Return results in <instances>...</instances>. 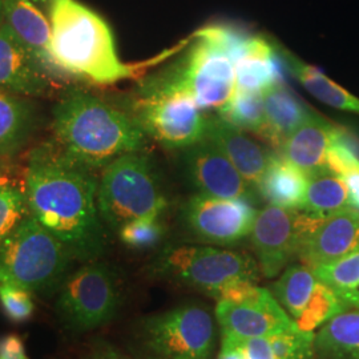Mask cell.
<instances>
[{
	"mask_svg": "<svg viewBox=\"0 0 359 359\" xmlns=\"http://www.w3.org/2000/svg\"><path fill=\"white\" fill-rule=\"evenodd\" d=\"M6 25L13 36L52 80H65L52 56V27L48 15L32 0H4Z\"/></svg>",
	"mask_w": 359,
	"mask_h": 359,
	"instance_id": "obj_16",
	"label": "cell"
},
{
	"mask_svg": "<svg viewBox=\"0 0 359 359\" xmlns=\"http://www.w3.org/2000/svg\"><path fill=\"white\" fill-rule=\"evenodd\" d=\"M216 321L222 334L238 339L269 338L271 335L297 329L294 320L280 305L268 289L256 299L233 304L217 302Z\"/></svg>",
	"mask_w": 359,
	"mask_h": 359,
	"instance_id": "obj_14",
	"label": "cell"
},
{
	"mask_svg": "<svg viewBox=\"0 0 359 359\" xmlns=\"http://www.w3.org/2000/svg\"><path fill=\"white\" fill-rule=\"evenodd\" d=\"M320 216L299 209L268 205L258 212L252 231L258 266L262 274L273 278L298 257L302 240Z\"/></svg>",
	"mask_w": 359,
	"mask_h": 359,
	"instance_id": "obj_11",
	"label": "cell"
},
{
	"mask_svg": "<svg viewBox=\"0 0 359 359\" xmlns=\"http://www.w3.org/2000/svg\"><path fill=\"white\" fill-rule=\"evenodd\" d=\"M97 206L104 224L115 231L136 218L161 217L168 200L149 157L132 152L104 168Z\"/></svg>",
	"mask_w": 359,
	"mask_h": 359,
	"instance_id": "obj_5",
	"label": "cell"
},
{
	"mask_svg": "<svg viewBox=\"0 0 359 359\" xmlns=\"http://www.w3.org/2000/svg\"><path fill=\"white\" fill-rule=\"evenodd\" d=\"M264 105H265V118L266 127L262 136V140L269 142L271 147L281 149L283 142L294 132L299 126H302L311 111L302 103L285 83H277L264 90Z\"/></svg>",
	"mask_w": 359,
	"mask_h": 359,
	"instance_id": "obj_20",
	"label": "cell"
},
{
	"mask_svg": "<svg viewBox=\"0 0 359 359\" xmlns=\"http://www.w3.org/2000/svg\"><path fill=\"white\" fill-rule=\"evenodd\" d=\"M217 359H248L237 338L222 334V344Z\"/></svg>",
	"mask_w": 359,
	"mask_h": 359,
	"instance_id": "obj_38",
	"label": "cell"
},
{
	"mask_svg": "<svg viewBox=\"0 0 359 359\" xmlns=\"http://www.w3.org/2000/svg\"><path fill=\"white\" fill-rule=\"evenodd\" d=\"M84 359H135L123 354L118 351L115 346L107 344V342H99L90 347V351L87 353Z\"/></svg>",
	"mask_w": 359,
	"mask_h": 359,
	"instance_id": "obj_37",
	"label": "cell"
},
{
	"mask_svg": "<svg viewBox=\"0 0 359 359\" xmlns=\"http://www.w3.org/2000/svg\"><path fill=\"white\" fill-rule=\"evenodd\" d=\"M308 179L302 210L316 216H325L350 206L346 181L341 176L325 168Z\"/></svg>",
	"mask_w": 359,
	"mask_h": 359,
	"instance_id": "obj_26",
	"label": "cell"
},
{
	"mask_svg": "<svg viewBox=\"0 0 359 359\" xmlns=\"http://www.w3.org/2000/svg\"><path fill=\"white\" fill-rule=\"evenodd\" d=\"M182 219L193 234L209 244H238L253 231L257 212L250 201L197 193L182 206Z\"/></svg>",
	"mask_w": 359,
	"mask_h": 359,
	"instance_id": "obj_12",
	"label": "cell"
},
{
	"mask_svg": "<svg viewBox=\"0 0 359 359\" xmlns=\"http://www.w3.org/2000/svg\"><path fill=\"white\" fill-rule=\"evenodd\" d=\"M286 65L294 74L298 81L320 102L330 105L335 109L353 112L359 115V97L342 88L332 79L322 74L321 71L313 65H309L293 56L292 53H285L283 56Z\"/></svg>",
	"mask_w": 359,
	"mask_h": 359,
	"instance_id": "obj_25",
	"label": "cell"
},
{
	"mask_svg": "<svg viewBox=\"0 0 359 359\" xmlns=\"http://www.w3.org/2000/svg\"><path fill=\"white\" fill-rule=\"evenodd\" d=\"M48 18L52 56L65 77L109 86L139 72V65L121 62L108 23L81 1L55 0Z\"/></svg>",
	"mask_w": 359,
	"mask_h": 359,
	"instance_id": "obj_3",
	"label": "cell"
},
{
	"mask_svg": "<svg viewBox=\"0 0 359 359\" xmlns=\"http://www.w3.org/2000/svg\"><path fill=\"white\" fill-rule=\"evenodd\" d=\"M236 88L264 92L283 81V69L274 47L262 36L252 35L244 53L234 63Z\"/></svg>",
	"mask_w": 359,
	"mask_h": 359,
	"instance_id": "obj_22",
	"label": "cell"
},
{
	"mask_svg": "<svg viewBox=\"0 0 359 359\" xmlns=\"http://www.w3.org/2000/svg\"><path fill=\"white\" fill-rule=\"evenodd\" d=\"M182 60L160 79L188 92L203 109H219L236 90V68L229 55L200 29Z\"/></svg>",
	"mask_w": 359,
	"mask_h": 359,
	"instance_id": "obj_10",
	"label": "cell"
},
{
	"mask_svg": "<svg viewBox=\"0 0 359 359\" xmlns=\"http://www.w3.org/2000/svg\"><path fill=\"white\" fill-rule=\"evenodd\" d=\"M259 266L248 255L212 246H169L149 264L147 274L156 280L188 286L213 297L237 281L258 280Z\"/></svg>",
	"mask_w": 359,
	"mask_h": 359,
	"instance_id": "obj_6",
	"label": "cell"
},
{
	"mask_svg": "<svg viewBox=\"0 0 359 359\" xmlns=\"http://www.w3.org/2000/svg\"><path fill=\"white\" fill-rule=\"evenodd\" d=\"M274 359H317L316 334L298 327L269 337Z\"/></svg>",
	"mask_w": 359,
	"mask_h": 359,
	"instance_id": "obj_33",
	"label": "cell"
},
{
	"mask_svg": "<svg viewBox=\"0 0 359 359\" xmlns=\"http://www.w3.org/2000/svg\"><path fill=\"white\" fill-rule=\"evenodd\" d=\"M238 341L244 350L246 358L274 359V353L270 345L269 338L259 337V338H249V339H238Z\"/></svg>",
	"mask_w": 359,
	"mask_h": 359,
	"instance_id": "obj_35",
	"label": "cell"
},
{
	"mask_svg": "<svg viewBox=\"0 0 359 359\" xmlns=\"http://www.w3.org/2000/svg\"><path fill=\"white\" fill-rule=\"evenodd\" d=\"M8 161L10 160L0 157V177L8 173Z\"/></svg>",
	"mask_w": 359,
	"mask_h": 359,
	"instance_id": "obj_42",
	"label": "cell"
},
{
	"mask_svg": "<svg viewBox=\"0 0 359 359\" xmlns=\"http://www.w3.org/2000/svg\"><path fill=\"white\" fill-rule=\"evenodd\" d=\"M359 248V210L347 206L320 216L299 246L298 257L309 268L333 264Z\"/></svg>",
	"mask_w": 359,
	"mask_h": 359,
	"instance_id": "obj_15",
	"label": "cell"
},
{
	"mask_svg": "<svg viewBox=\"0 0 359 359\" xmlns=\"http://www.w3.org/2000/svg\"><path fill=\"white\" fill-rule=\"evenodd\" d=\"M185 168L194 188L201 194L250 203L256 198V189L249 185L217 145L206 137L187 149Z\"/></svg>",
	"mask_w": 359,
	"mask_h": 359,
	"instance_id": "obj_13",
	"label": "cell"
},
{
	"mask_svg": "<svg viewBox=\"0 0 359 359\" xmlns=\"http://www.w3.org/2000/svg\"><path fill=\"white\" fill-rule=\"evenodd\" d=\"M317 359H359V309L348 308L316 334Z\"/></svg>",
	"mask_w": 359,
	"mask_h": 359,
	"instance_id": "obj_24",
	"label": "cell"
},
{
	"mask_svg": "<svg viewBox=\"0 0 359 359\" xmlns=\"http://www.w3.org/2000/svg\"><path fill=\"white\" fill-rule=\"evenodd\" d=\"M317 283L318 278L314 270L306 265H293L283 271L277 283H273L271 292L295 321L308 306Z\"/></svg>",
	"mask_w": 359,
	"mask_h": 359,
	"instance_id": "obj_27",
	"label": "cell"
},
{
	"mask_svg": "<svg viewBox=\"0 0 359 359\" xmlns=\"http://www.w3.org/2000/svg\"><path fill=\"white\" fill-rule=\"evenodd\" d=\"M32 1L47 15H48L50 10H51L52 4L55 3V0H32Z\"/></svg>",
	"mask_w": 359,
	"mask_h": 359,
	"instance_id": "obj_41",
	"label": "cell"
},
{
	"mask_svg": "<svg viewBox=\"0 0 359 359\" xmlns=\"http://www.w3.org/2000/svg\"><path fill=\"white\" fill-rule=\"evenodd\" d=\"M346 181L348 193H350V206L359 210V172H354L344 177Z\"/></svg>",
	"mask_w": 359,
	"mask_h": 359,
	"instance_id": "obj_39",
	"label": "cell"
},
{
	"mask_svg": "<svg viewBox=\"0 0 359 359\" xmlns=\"http://www.w3.org/2000/svg\"><path fill=\"white\" fill-rule=\"evenodd\" d=\"M206 139L217 145L253 189H258L273 152L250 140L243 129L218 115L209 117Z\"/></svg>",
	"mask_w": 359,
	"mask_h": 359,
	"instance_id": "obj_18",
	"label": "cell"
},
{
	"mask_svg": "<svg viewBox=\"0 0 359 359\" xmlns=\"http://www.w3.org/2000/svg\"><path fill=\"white\" fill-rule=\"evenodd\" d=\"M308 180V176L283 154H273L257 192L269 205L302 210Z\"/></svg>",
	"mask_w": 359,
	"mask_h": 359,
	"instance_id": "obj_23",
	"label": "cell"
},
{
	"mask_svg": "<svg viewBox=\"0 0 359 359\" xmlns=\"http://www.w3.org/2000/svg\"><path fill=\"white\" fill-rule=\"evenodd\" d=\"M6 22V10H4V0H0V27Z\"/></svg>",
	"mask_w": 359,
	"mask_h": 359,
	"instance_id": "obj_43",
	"label": "cell"
},
{
	"mask_svg": "<svg viewBox=\"0 0 359 359\" xmlns=\"http://www.w3.org/2000/svg\"><path fill=\"white\" fill-rule=\"evenodd\" d=\"M23 189L29 215L80 262L99 261L108 245L97 206L96 173L81 167L55 142H43L27 156Z\"/></svg>",
	"mask_w": 359,
	"mask_h": 359,
	"instance_id": "obj_1",
	"label": "cell"
},
{
	"mask_svg": "<svg viewBox=\"0 0 359 359\" xmlns=\"http://www.w3.org/2000/svg\"><path fill=\"white\" fill-rule=\"evenodd\" d=\"M341 298L346 302L348 308L359 309V283L355 289L348 292L346 294L341 295Z\"/></svg>",
	"mask_w": 359,
	"mask_h": 359,
	"instance_id": "obj_40",
	"label": "cell"
},
{
	"mask_svg": "<svg viewBox=\"0 0 359 359\" xmlns=\"http://www.w3.org/2000/svg\"><path fill=\"white\" fill-rule=\"evenodd\" d=\"M0 359H28L23 339L16 334L0 337Z\"/></svg>",
	"mask_w": 359,
	"mask_h": 359,
	"instance_id": "obj_36",
	"label": "cell"
},
{
	"mask_svg": "<svg viewBox=\"0 0 359 359\" xmlns=\"http://www.w3.org/2000/svg\"><path fill=\"white\" fill-rule=\"evenodd\" d=\"M130 115L148 137L168 149H188L206 137L209 116L188 92L160 77L145 83Z\"/></svg>",
	"mask_w": 359,
	"mask_h": 359,
	"instance_id": "obj_7",
	"label": "cell"
},
{
	"mask_svg": "<svg viewBox=\"0 0 359 359\" xmlns=\"http://www.w3.org/2000/svg\"><path fill=\"white\" fill-rule=\"evenodd\" d=\"M29 215L23 182L7 175L0 177V243Z\"/></svg>",
	"mask_w": 359,
	"mask_h": 359,
	"instance_id": "obj_30",
	"label": "cell"
},
{
	"mask_svg": "<svg viewBox=\"0 0 359 359\" xmlns=\"http://www.w3.org/2000/svg\"><path fill=\"white\" fill-rule=\"evenodd\" d=\"M317 278L332 287L337 294L344 295L359 283V248L333 264L313 268Z\"/></svg>",
	"mask_w": 359,
	"mask_h": 359,
	"instance_id": "obj_31",
	"label": "cell"
},
{
	"mask_svg": "<svg viewBox=\"0 0 359 359\" xmlns=\"http://www.w3.org/2000/svg\"><path fill=\"white\" fill-rule=\"evenodd\" d=\"M32 293L13 283H0V308L6 317L15 323L32 318L35 302Z\"/></svg>",
	"mask_w": 359,
	"mask_h": 359,
	"instance_id": "obj_34",
	"label": "cell"
},
{
	"mask_svg": "<svg viewBox=\"0 0 359 359\" xmlns=\"http://www.w3.org/2000/svg\"><path fill=\"white\" fill-rule=\"evenodd\" d=\"M51 81L4 22L0 27V90L31 99L48 93Z\"/></svg>",
	"mask_w": 359,
	"mask_h": 359,
	"instance_id": "obj_17",
	"label": "cell"
},
{
	"mask_svg": "<svg viewBox=\"0 0 359 359\" xmlns=\"http://www.w3.org/2000/svg\"><path fill=\"white\" fill-rule=\"evenodd\" d=\"M338 127L311 114L283 142V156L306 176L326 168V157Z\"/></svg>",
	"mask_w": 359,
	"mask_h": 359,
	"instance_id": "obj_19",
	"label": "cell"
},
{
	"mask_svg": "<svg viewBox=\"0 0 359 359\" xmlns=\"http://www.w3.org/2000/svg\"><path fill=\"white\" fill-rule=\"evenodd\" d=\"M137 338L156 359H213L216 322L208 309L184 305L142 318Z\"/></svg>",
	"mask_w": 359,
	"mask_h": 359,
	"instance_id": "obj_9",
	"label": "cell"
},
{
	"mask_svg": "<svg viewBox=\"0 0 359 359\" xmlns=\"http://www.w3.org/2000/svg\"><path fill=\"white\" fill-rule=\"evenodd\" d=\"M38 114L29 97L0 90V157L11 160L31 142Z\"/></svg>",
	"mask_w": 359,
	"mask_h": 359,
	"instance_id": "obj_21",
	"label": "cell"
},
{
	"mask_svg": "<svg viewBox=\"0 0 359 359\" xmlns=\"http://www.w3.org/2000/svg\"><path fill=\"white\" fill-rule=\"evenodd\" d=\"M51 129L52 142L95 173L123 154L142 152L148 139L130 114L83 90L53 107Z\"/></svg>",
	"mask_w": 359,
	"mask_h": 359,
	"instance_id": "obj_2",
	"label": "cell"
},
{
	"mask_svg": "<svg viewBox=\"0 0 359 359\" xmlns=\"http://www.w3.org/2000/svg\"><path fill=\"white\" fill-rule=\"evenodd\" d=\"M217 115L237 128L249 130L262 139L266 127L264 93L236 88L229 103L219 108Z\"/></svg>",
	"mask_w": 359,
	"mask_h": 359,
	"instance_id": "obj_28",
	"label": "cell"
},
{
	"mask_svg": "<svg viewBox=\"0 0 359 359\" xmlns=\"http://www.w3.org/2000/svg\"><path fill=\"white\" fill-rule=\"evenodd\" d=\"M121 305L118 276L109 265L84 262L65 278L55 295L53 310L62 327L90 333L114 321Z\"/></svg>",
	"mask_w": 359,
	"mask_h": 359,
	"instance_id": "obj_8",
	"label": "cell"
},
{
	"mask_svg": "<svg viewBox=\"0 0 359 359\" xmlns=\"http://www.w3.org/2000/svg\"><path fill=\"white\" fill-rule=\"evenodd\" d=\"M75 262L69 249L28 215L0 243V283L32 294L56 295Z\"/></svg>",
	"mask_w": 359,
	"mask_h": 359,
	"instance_id": "obj_4",
	"label": "cell"
},
{
	"mask_svg": "<svg viewBox=\"0 0 359 359\" xmlns=\"http://www.w3.org/2000/svg\"><path fill=\"white\" fill-rule=\"evenodd\" d=\"M117 234L121 243L128 248L144 250L154 248L163 240L165 226L161 217L136 218L123 225Z\"/></svg>",
	"mask_w": 359,
	"mask_h": 359,
	"instance_id": "obj_32",
	"label": "cell"
},
{
	"mask_svg": "<svg viewBox=\"0 0 359 359\" xmlns=\"http://www.w3.org/2000/svg\"><path fill=\"white\" fill-rule=\"evenodd\" d=\"M348 309L346 302L334 292L332 287L318 280L316 290L309 301L308 306L295 320L299 330L314 332L318 326L332 320L337 314Z\"/></svg>",
	"mask_w": 359,
	"mask_h": 359,
	"instance_id": "obj_29",
	"label": "cell"
}]
</instances>
